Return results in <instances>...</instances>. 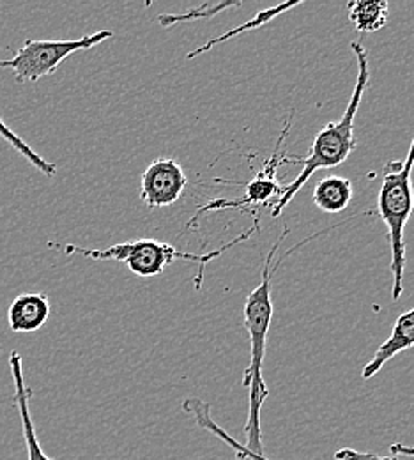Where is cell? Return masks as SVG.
<instances>
[{
  "label": "cell",
  "instance_id": "cell-2",
  "mask_svg": "<svg viewBox=\"0 0 414 460\" xmlns=\"http://www.w3.org/2000/svg\"><path fill=\"white\" fill-rule=\"evenodd\" d=\"M351 50L357 62V76L351 100L348 103L346 112L335 122L326 124L313 138L308 156L303 160V169L297 173L296 179L286 186L278 202L271 208V217L278 218L282 211L293 202L297 191L308 182V179L324 169H335L346 164L356 149L355 120L363 94L370 84V62L368 50L361 41H353Z\"/></svg>",
  "mask_w": 414,
  "mask_h": 460
},
{
  "label": "cell",
  "instance_id": "cell-6",
  "mask_svg": "<svg viewBox=\"0 0 414 460\" xmlns=\"http://www.w3.org/2000/svg\"><path fill=\"white\" fill-rule=\"evenodd\" d=\"M188 186V175L172 158L154 160L140 177V199L149 209L176 204Z\"/></svg>",
  "mask_w": 414,
  "mask_h": 460
},
{
  "label": "cell",
  "instance_id": "cell-9",
  "mask_svg": "<svg viewBox=\"0 0 414 460\" xmlns=\"http://www.w3.org/2000/svg\"><path fill=\"white\" fill-rule=\"evenodd\" d=\"M414 349V308L401 314L393 324L390 337L375 350L372 359L365 365L361 372V379L368 381L375 374H379L388 361L395 356Z\"/></svg>",
  "mask_w": 414,
  "mask_h": 460
},
{
  "label": "cell",
  "instance_id": "cell-4",
  "mask_svg": "<svg viewBox=\"0 0 414 460\" xmlns=\"http://www.w3.org/2000/svg\"><path fill=\"white\" fill-rule=\"evenodd\" d=\"M253 230L255 229L242 232L241 235H237L236 239L224 244L222 248L209 252V253H202V255L181 252L176 246L158 241V239H133V241L119 243V244H114L105 250L82 248L78 244H60V243L48 241V248L59 250L66 255H82V257L92 259V261H116V262L128 266V270L133 275L142 277V279L158 277L165 271V268L169 264H174L178 261H188V262H195L200 266V280H202V268H206L211 261L220 257L225 250L236 246L237 243L250 237Z\"/></svg>",
  "mask_w": 414,
  "mask_h": 460
},
{
  "label": "cell",
  "instance_id": "cell-17",
  "mask_svg": "<svg viewBox=\"0 0 414 460\" xmlns=\"http://www.w3.org/2000/svg\"><path fill=\"white\" fill-rule=\"evenodd\" d=\"M335 460H399V457H381L370 452H357L353 448H344L335 454Z\"/></svg>",
  "mask_w": 414,
  "mask_h": 460
},
{
  "label": "cell",
  "instance_id": "cell-7",
  "mask_svg": "<svg viewBox=\"0 0 414 460\" xmlns=\"http://www.w3.org/2000/svg\"><path fill=\"white\" fill-rule=\"evenodd\" d=\"M9 368H11V376H13V383H14V403L18 407L23 441H25V447H27V460H56L47 457L41 445H40L36 427L32 423L31 409H29V403H31L34 392L25 383L23 361H22V356H20L18 350H13L9 354Z\"/></svg>",
  "mask_w": 414,
  "mask_h": 460
},
{
  "label": "cell",
  "instance_id": "cell-3",
  "mask_svg": "<svg viewBox=\"0 0 414 460\" xmlns=\"http://www.w3.org/2000/svg\"><path fill=\"white\" fill-rule=\"evenodd\" d=\"M414 137L404 160H395L384 165L383 184L377 195V215L388 230L392 248V299L399 301L404 292L406 271V241L404 234L413 215Z\"/></svg>",
  "mask_w": 414,
  "mask_h": 460
},
{
  "label": "cell",
  "instance_id": "cell-15",
  "mask_svg": "<svg viewBox=\"0 0 414 460\" xmlns=\"http://www.w3.org/2000/svg\"><path fill=\"white\" fill-rule=\"evenodd\" d=\"M0 138H4L20 156H23L36 171L45 173L47 177H54L57 173V167L50 162H47L43 156H40L20 135H16L13 131V128H9L2 119H0Z\"/></svg>",
  "mask_w": 414,
  "mask_h": 460
},
{
  "label": "cell",
  "instance_id": "cell-16",
  "mask_svg": "<svg viewBox=\"0 0 414 460\" xmlns=\"http://www.w3.org/2000/svg\"><path fill=\"white\" fill-rule=\"evenodd\" d=\"M233 7H241V2H206L198 7H193L182 14H160L158 16V23L165 29L178 25V23H184V22H195V20H202V18H211L220 14L222 11L233 9Z\"/></svg>",
  "mask_w": 414,
  "mask_h": 460
},
{
  "label": "cell",
  "instance_id": "cell-14",
  "mask_svg": "<svg viewBox=\"0 0 414 460\" xmlns=\"http://www.w3.org/2000/svg\"><path fill=\"white\" fill-rule=\"evenodd\" d=\"M349 20L356 31L363 34L377 32L388 23V2L384 0H355L348 4Z\"/></svg>",
  "mask_w": 414,
  "mask_h": 460
},
{
  "label": "cell",
  "instance_id": "cell-18",
  "mask_svg": "<svg viewBox=\"0 0 414 460\" xmlns=\"http://www.w3.org/2000/svg\"><path fill=\"white\" fill-rule=\"evenodd\" d=\"M390 452L393 454V457L399 456H406V457H414V447H406V445H392Z\"/></svg>",
  "mask_w": 414,
  "mask_h": 460
},
{
  "label": "cell",
  "instance_id": "cell-11",
  "mask_svg": "<svg viewBox=\"0 0 414 460\" xmlns=\"http://www.w3.org/2000/svg\"><path fill=\"white\" fill-rule=\"evenodd\" d=\"M182 411L193 418V421L206 432L213 434L216 439L225 443L229 448L234 450L237 460H269L266 456H257L242 448V445L227 434L225 429H222L211 416V403L198 399V397H188L182 402Z\"/></svg>",
  "mask_w": 414,
  "mask_h": 460
},
{
  "label": "cell",
  "instance_id": "cell-5",
  "mask_svg": "<svg viewBox=\"0 0 414 460\" xmlns=\"http://www.w3.org/2000/svg\"><path fill=\"white\" fill-rule=\"evenodd\" d=\"M110 38H114V32L101 29L80 40H27L13 58L0 60V69H9L18 84H36L56 73L69 56L91 50Z\"/></svg>",
  "mask_w": 414,
  "mask_h": 460
},
{
  "label": "cell",
  "instance_id": "cell-12",
  "mask_svg": "<svg viewBox=\"0 0 414 460\" xmlns=\"http://www.w3.org/2000/svg\"><path fill=\"white\" fill-rule=\"evenodd\" d=\"M353 200V181L342 175H328L315 184L313 202L330 215L342 213Z\"/></svg>",
  "mask_w": 414,
  "mask_h": 460
},
{
  "label": "cell",
  "instance_id": "cell-8",
  "mask_svg": "<svg viewBox=\"0 0 414 460\" xmlns=\"http://www.w3.org/2000/svg\"><path fill=\"white\" fill-rule=\"evenodd\" d=\"M52 314V303L45 292H27L13 299L7 308V323L14 333L41 330Z\"/></svg>",
  "mask_w": 414,
  "mask_h": 460
},
{
  "label": "cell",
  "instance_id": "cell-1",
  "mask_svg": "<svg viewBox=\"0 0 414 460\" xmlns=\"http://www.w3.org/2000/svg\"><path fill=\"white\" fill-rule=\"evenodd\" d=\"M287 234L289 230H284L282 235L273 244V248L269 250L264 261L262 280L248 294L246 305H244V326L250 337V363L242 376V386L248 390V416L244 421L246 443L242 445V448L257 456H266L264 445H262L260 412H262V405L269 397V390L262 376V367L266 358L268 333L273 319V299H271V282L275 277L273 257L277 255Z\"/></svg>",
  "mask_w": 414,
  "mask_h": 460
},
{
  "label": "cell",
  "instance_id": "cell-13",
  "mask_svg": "<svg viewBox=\"0 0 414 460\" xmlns=\"http://www.w3.org/2000/svg\"><path fill=\"white\" fill-rule=\"evenodd\" d=\"M299 5H301V2H287V4H280V5H277V7H268V9H264V11H259L250 22H246V23H242V25H237L236 29L227 31V32H224V34H220V36L209 40L206 45H202V47L195 49L193 52H189V54L186 56V58L191 60V58H198V56H202V54H207V52H209L211 49H215L216 45H220V43H224V41H227V40L237 38V36H241V34H244V32L260 29V27L268 25L269 22H273L275 18H278L280 14H284V13H287V11L295 9V7H299Z\"/></svg>",
  "mask_w": 414,
  "mask_h": 460
},
{
  "label": "cell",
  "instance_id": "cell-10",
  "mask_svg": "<svg viewBox=\"0 0 414 460\" xmlns=\"http://www.w3.org/2000/svg\"><path fill=\"white\" fill-rule=\"evenodd\" d=\"M286 186H280V182L275 179V167L269 169V165L264 167V171L260 173H257L248 184H246V197L242 199H237V200H220V202H211L207 204L202 211L206 209H213V208H250V206H268L269 202H273V206L278 202V199L282 197ZM271 206V208H273ZM198 213V215H200Z\"/></svg>",
  "mask_w": 414,
  "mask_h": 460
}]
</instances>
